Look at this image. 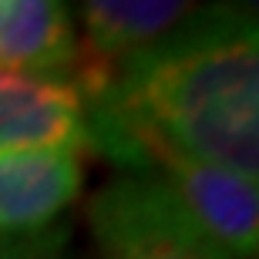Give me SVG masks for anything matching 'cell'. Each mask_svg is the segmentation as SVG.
Returning <instances> with one entry per match:
<instances>
[{"label": "cell", "instance_id": "cell-6", "mask_svg": "<svg viewBox=\"0 0 259 259\" xmlns=\"http://www.w3.org/2000/svg\"><path fill=\"white\" fill-rule=\"evenodd\" d=\"M88 48L101 61L132 58L195 14V0H81Z\"/></svg>", "mask_w": 259, "mask_h": 259}, {"label": "cell", "instance_id": "cell-4", "mask_svg": "<svg viewBox=\"0 0 259 259\" xmlns=\"http://www.w3.org/2000/svg\"><path fill=\"white\" fill-rule=\"evenodd\" d=\"M81 182L77 152H0V236L44 232L81 195Z\"/></svg>", "mask_w": 259, "mask_h": 259}, {"label": "cell", "instance_id": "cell-8", "mask_svg": "<svg viewBox=\"0 0 259 259\" xmlns=\"http://www.w3.org/2000/svg\"><path fill=\"white\" fill-rule=\"evenodd\" d=\"M226 4H236V7L246 10V14H256V4H259V0H226Z\"/></svg>", "mask_w": 259, "mask_h": 259}, {"label": "cell", "instance_id": "cell-5", "mask_svg": "<svg viewBox=\"0 0 259 259\" xmlns=\"http://www.w3.org/2000/svg\"><path fill=\"white\" fill-rule=\"evenodd\" d=\"M74 54L64 0H0V74H58Z\"/></svg>", "mask_w": 259, "mask_h": 259}, {"label": "cell", "instance_id": "cell-2", "mask_svg": "<svg viewBox=\"0 0 259 259\" xmlns=\"http://www.w3.org/2000/svg\"><path fill=\"white\" fill-rule=\"evenodd\" d=\"M101 259H236L199 229L162 175L135 172L108 182L88 205Z\"/></svg>", "mask_w": 259, "mask_h": 259}, {"label": "cell", "instance_id": "cell-7", "mask_svg": "<svg viewBox=\"0 0 259 259\" xmlns=\"http://www.w3.org/2000/svg\"><path fill=\"white\" fill-rule=\"evenodd\" d=\"M64 232H34V236H0V259H54L61 256Z\"/></svg>", "mask_w": 259, "mask_h": 259}, {"label": "cell", "instance_id": "cell-3", "mask_svg": "<svg viewBox=\"0 0 259 259\" xmlns=\"http://www.w3.org/2000/svg\"><path fill=\"white\" fill-rule=\"evenodd\" d=\"M84 152L88 105L61 74H0V152Z\"/></svg>", "mask_w": 259, "mask_h": 259}, {"label": "cell", "instance_id": "cell-1", "mask_svg": "<svg viewBox=\"0 0 259 259\" xmlns=\"http://www.w3.org/2000/svg\"><path fill=\"white\" fill-rule=\"evenodd\" d=\"M88 115L138 121L205 162L259 172V37L256 14L212 4L158 44L118 61Z\"/></svg>", "mask_w": 259, "mask_h": 259}, {"label": "cell", "instance_id": "cell-9", "mask_svg": "<svg viewBox=\"0 0 259 259\" xmlns=\"http://www.w3.org/2000/svg\"><path fill=\"white\" fill-rule=\"evenodd\" d=\"M54 259H61V256H54Z\"/></svg>", "mask_w": 259, "mask_h": 259}]
</instances>
